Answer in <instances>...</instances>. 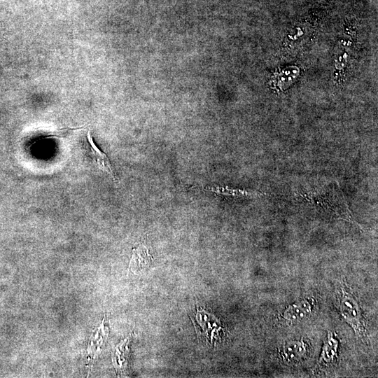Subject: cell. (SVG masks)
Segmentation results:
<instances>
[{"mask_svg": "<svg viewBox=\"0 0 378 378\" xmlns=\"http://www.w3.org/2000/svg\"><path fill=\"white\" fill-rule=\"evenodd\" d=\"M339 349V340L335 334L329 332L324 341L316 367L327 366L337 358Z\"/></svg>", "mask_w": 378, "mask_h": 378, "instance_id": "5b68a950", "label": "cell"}, {"mask_svg": "<svg viewBox=\"0 0 378 378\" xmlns=\"http://www.w3.org/2000/svg\"><path fill=\"white\" fill-rule=\"evenodd\" d=\"M201 190L204 191H209L217 194L218 195L230 196L234 197H258L265 195L263 192L244 190L239 188H233L229 186H206L202 188Z\"/></svg>", "mask_w": 378, "mask_h": 378, "instance_id": "52a82bcc", "label": "cell"}, {"mask_svg": "<svg viewBox=\"0 0 378 378\" xmlns=\"http://www.w3.org/2000/svg\"><path fill=\"white\" fill-rule=\"evenodd\" d=\"M337 307L343 319L352 328L355 334L362 337L365 326L362 312L355 296L344 288H340L337 297Z\"/></svg>", "mask_w": 378, "mask_h": 378, "instance_id": "6da1fadb", "label": "cell"}, {"mask_svg": "<svg viewBox=\"0 0 378 378\" xmlns=\"http://www.w3.org/2000/svg\"><path fill=\"white\" fill-rule=\"evenodd\" d=\"M339 195L336 193V195L333 194L329 196V193L326 195L323 192L311 191L300 195L307 202L312 204L316 203L317 205L330 210L337 216L352 221V217L345 199L342 194L338 196Z\"/></svg>", "mask_w": 378, "mask_h": 378, "instance_id": "7a4b0ae2", "label": "cell"}, {"mask_svg": "<svg viewBox=\"0 0 378 378\" xmlns=\"http://www.w3.org/2000/svg\"><path fill=\"white\" fill-rule=\"evenodd\" d=\"M153 259L149 249L144 245L141 244L136 248L133 249V254L130 261V267L132 270H141L148 266Z\"/></svg>", "mask_w": 378, "mask_h": 378, "instance_id": "ba28073f", "label": "cell"}, {"mask_svg": "<svg viewBox=\"0 0 378 378\" xmlns=\"http://www.w3.org/2000/svg\"><path fill=\"white\" fill-rule=\"evenodd\" d=\"M87 140L89 144L90 153L94 160L98 168L110 174L115 180V175L113 171L110 160L104 152H102L94 144L90 130L88 132Z\"/></svg>", "mask_w": 378, "mask_h": 378, "instance_id": "8992f818", "label": "cell"}, {"mask_svg": "<svg viewBox=\"0 0 378 378\" xmlns=\"http://www.w3.org/2000/svg\"><path fill=\"white\" fill-rule=\"evenodd\" d=\"M314 300L305 298L288 305L283 312L282 317L289 323H296L307 318L312 312Z\"/></svg>", "mask_w": 378, "mask_h": 378, "instance_id": "3957f363", "label": "cell"}, {"mask_svg": "<svg viewBox=\"0 0 378 378\" xmlns=\"http://www.w3.org/2000/svg\"><path fill=\"white\" fill-rule=\"evenodd\" d=\"M308 346L302 340H291L283 345L281 356L288 363H298L307 356Z\"/></svg>", "mask_w": 378, "mask_h": 378, "instance_id": "277c9868", "label": "cell"}]
</instances>
